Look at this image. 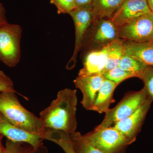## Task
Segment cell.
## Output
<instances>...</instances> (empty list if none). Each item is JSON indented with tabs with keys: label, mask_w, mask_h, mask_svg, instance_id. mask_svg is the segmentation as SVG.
<instances>
[{
	"label": "cell",
	"mask_w": 153,
	"mask_h": 153,
	"mask_svg": "<svg viewBox=\"0 0 153 153\" xmlns=\"http://www.w3.org/2000/svg\"><path fill=\"white\" fill-rule=\"evenodd\" d=\"M77 97L76 89L65 88L40 113L45 128L59 130L71 134L76 131Z\"/></svg>",
	"instance_id": "6da1fadb"
},
{
	"label": "cell",
	"mask_w": 153,
	"mask_h": 153,
	"mask_svg": "<svg viewBox=\"0 0 153 153\" xmlns=\"http://www.w3.org/2000/svg\"><path fill=\"white\" fill-rule=\"evenodd\" d=\"M0 112L11 123L27 131L42 137L46 130L41 118L21 104L15 92L0 93Z\"/></svg>",
	"instance_id": "7a4b0ae2"
},
{
	"label": "cell",
	"mask_w": 153,
	"mask_h": 153,
	"mask_svg": "<svg viewBox=\"0 0 153 153\" xmlns=\"http://www.w3.org/2000/svg\"><path fill=\"white\" fill-rule=\"evenodd\" d=\"M22 30L17 24L7 22L0 26V61L10 68L21 60Z\"/></svg>",
	"instance_id": "3957f363"
},
{
	"label": "cell",
	"mask_w": 153,
	"mask_h": 153,
	"mask_svg": "<svg viewBox=\"0 0 153 153\" xmlns=\"http://www.w3.org/2000/svg\"><path fill=\"white\" fill-rule=\"evenodd\" d=\"M147 93L144 88L137 91L128 92L114 107L105 113L103 120L96 127L98 130L109 127L129 116L134 112L147 99Z\"/></svg>",
	"instance_id": "277c9868"
},
{
	"label": "cell",
	"mask_w": 153,
	"mask_h": 153,
	"mask_svg": "<svg viewBox=\"0 0 153 153\" xmlns=\"http://www.w3.org/2000/svg\"><path fill=\"white\" fill-rule=\"evenodd\" d=\"M88 141L103 153H126L131 144L113 126L94 130L83 135Z\"/></svg>",
	"instance_id": "5b68a950"
},
{
	"label": "cell",
	"mask_w": 153,
	"mask_h": 153,
	"mask_svg": "<svg viewBox=\"0 0 153 153\" xmlns=\"http://www.w3.org/2000/svg\"><path fill=\"white\" fill-rule=\"evenodd\" d=\"M118 36L131 42H153V13L145 14L119 27Z\"/></svg>",
	"instance_id": "8992f818"
},
{
	"label": "cell",
	"mask_w": 153,
	"mask_h": 153,
	"mask_svg": "<svg viewBox=\"0 0 153 153\" xmlns=\"http://www.w3.org/2000/svg\"><path fill=\"white\" fill-rule=\"evenodd\" d=\"M69 14L73 19L75 30L74 52L67 64L68 68H72L76 63L77 55L82 47L85 33L93 22L92 5L91 4L87 7L76 8Z\"/></svg>",
	"instance_id": "52a82bcc"
},
{
	"label": "cell",
	"mask_w": 153,
	"mask_h": 153,
	"mask_svg": "<svg viewBox=\"0 0 153 153\" xmlns=\"http://www.w3.org/2000/svg\"><path fill=\"white\" fill-rule=\"evenodd\" d=\"M152 99L149 97L132 114L118 122L113 126L131 144L136 139L148 111L150 107Z\"/></svg>",
	"instance_id": "ba28073f"
},
{
	"label": "cell",
	"mask_w": 153,
	"mask_h": 153,
	"mask_svg": "<svg viewBox=\"0 0 153 153\" xmlns=\"http://www.w3.org/2000/svg\"><path fill=\"white\" fill-rule=\"evenodd\" d=\"M0 134L14 142L26 143L37 150L41 148L42 139L38 134L33 133L18 127L11 123L0 114Z\"/></svg>",
	"instance_id": "9c48e42d"
},
{
	"label": "cell",
	"mask_w": 153,
	"mask_h": 153,
	"mask_svg": "<svg viewBox=\"0 0 153 153\" xmlns=\"http://www.w3.org/2000/svg\"><path fill=\"white\" fill-rule=\"evenodd\" d=\"M151 11L146 0H124L111 20L118 27Z\"/></svg>",
	"instance_id": "30bf717a"
},
{
	"label": "cell",
	"mask_w": 153,
	"mask_h": 153,
	"mask_svg": "<svg viewBox=\"0 0 153 153\" xmlns=\"http://www.w3.org/2000/svg\"><path fill=\"white\" fill-rule=\"evenodd\" d=\"M102 74L91 76H77L74 80V85L79 88L82 94L83 97L81 104L87 110H90L99 90L104 81Z\"/></svg>",
	"instance_id": "8fae6325"
},
{
	"label": "cell",
	"mask_w": 153,
	"mask_h": 153,
	"mask_svg": "<svg viewBox=\"0 0 153 153\" xmlns=\"http://www.w3.org/2000/svg\"><path fill=\"white\" fill-rule=\"evenodd\" d=\"M109 48L108 44L100 50L89 52L85 56L83 67L79 70L78 76L102 74L107 61Z\"/></svg>",
	"instance_id": "7c38bea8"
},
{
	"label": "cell",
	"mask_w": 153,
	"mask_h": 153,
	"mask_svg": "<svg viewBox=\"0 0 153 153\" xmlns=\"http://www.w3.org/2000/svg\"><path fill=\"white\" fill-rule=\"evenodd\" d=\"M97 25L94 32L93 42L99 45L108 44L119 39L118 27L109 19H101L96 21Z\"/></svg>",
	"instance_id": "4fadbf2b"
},
{
	"label": "cell",
	"mask_w": 153,
	"mask_h": 153,
	"mask_svg": "<svg viewBox=\"0 0 153 153\" xmlns=\"http://www.w3.org/2000/svg\"><path fill=\"white\" fill-rule=\"evenodd\" d=\"M117 86L114 82L105 79L90 110L100 114L107 112L110 109L111 104L114 102L113 94Z\"/></svg>",
	"instance_id": "5bb4252c"
},
{
	"label": "cell",
	"mask_w": 153,
	"mask_h": 153,
	"mask_svg": "<svg viewBox=\"0 0 153 153\" xmlns=\"http://www.w3.org/2000/svg\"><path fill=\"white\" fill-rule=\"evenodd\" d=\"M126 55L139 60L146 66H153V42L124 43Z\"/></svg>",
	"instance_id": "9a60e30c"
},
{
	"label": "cell",
	"mask_w": 153,
	"mask_h": 153,
	"mask_svg": "<svg viewBox=\"0 0 153 153\" xmlns=\"http://www.w3.org/2000/svg\"><path fill=\"white\" fill-rule=\"evenodd\" d=\"M124 0H92V11L95 22L100 19H111L120 7Z\"/></svg>",
	"instance_id": "2e32d148"
},
{
	"label": "cell",
	"mask_w": 153,
	"mask_h": 153,
	"mask_svg": "<svg viewBox=\"0 0 153 153\" xmlns=\"http://www.w3.org/2000/svg\"><path fill=\"white\" fill-rule=\"evenodd\" d=\"M109 52L106 66L102 74L118 66L121 60L126 54L124 43L119 39L109 43Z\"/></svg>",
	"instance_id": "e0dca14e"
},
{
	"label": "cell",
	"mask_w": 153,
	"mask_h": 153,
	"mask_svg": "<svg viewBox=\"0 0 153 153\" xmlns=\"http://www.w3.org/2000/svg\"><path fill=\"white\" fill-rule=\"evenodd\" d=\"M75 153H103L88 141L79 132L70 134Z\"/></svg>",
	"instance_id": "ac0fdd59"
},
{
	"label": "cell",
	"mask_w": 153,
	"mask_h": 153,
	"mask_svg": "<svg viewBox=\"0 0 153 153\" xmlns=\"http://www.w3.org/2000/svg\"><path fill=\"white\" fill-rule=\"evenodd\" d=\"M147 66L139 60L125 54L122 58L118 67L125 71L137 74L139 78Z\"/></svg>",
	"instance_id": "d6986e66"
},
{
	"label": "cell",
	"mask_w": 153,
	"mask_h": 153,
	"mask_svg": "<svg viewBox=\"0 0 153 153\" xmlns=\"http://www.w3.org/2000/svg\"><path fill=\"white\" fill-rule=\"evenodd\" d=\"M102 75L105 79L114 82L117 85L124 80L128 78L133 77H138L137 74L124 70L118 66L105 72Z\"/></svg>",
	"instance_id": "ffe728a7"
},
{
	"label": "cell",
	"mask_w": 153,
	"mask_h": 153,
	"mask_svg": "<svg viewBox=\"0 0 153 153\" xmlns=\"http://www.w3.org/2000/svg\"><path fill=\"white\" fill-rule=\"evenodd\" d=\"M139 78L144 82L145 88L148 96L153 100V66H147Z\"/></svg>",
	"instance_id": "44dd1931"
},
{
	"label": "cell",
	"mask_w": 153,
	"mask_h": 153,
	"mask_svg": "<svg viewBox=\"0 0 153 153\" xmlns=\"http://www.w3.org/2000/svg\"><path fill=\"white\" fill-rule=\"evenodd\" d=\"M50 3L56 7L58 14H69L76 8L74 0H50Z\"/></svg>",
	"instance_id": "7402d4cb"
},
{
	"label": "cell",
	"mask_w": 153,
	"mask_h": 153,
	"mask_svg": "<svg viewBox=\"0 0 153 153\" xmlns=\"http://www.w3.org/2000/svg\"><path fill=\"white\" fill-rule=\"evenodd\" d=\"M14 86L13 82L12 79L4 71L0 70V92L18 93L14 89Z\"/></svg>",
	"instance_id": "603a6c76"
},
{
	"label": "cell",
	"mask_w": 153,
	"mask_h": 153,
	"mask_svg": "<svg viewBox=\"0 0 153 153\" xmlns=\"http://www.w3.org/2000/svg\"><path fill=\"white\" fill-rule=\"evenodd\" d=\"M21 143L7 140L4 153H23Z\"/></svg>",
	"instance_id": "cb8c5ba5"
},
{
	"label": "cell",
	"mask_w": 153,
	"mask_h": 153,
	"mask_svg": "<svg viewBox=\"0 0 153 153\" xmlns=\"http://www.w3.org/2000/svg\"><path fill=\"white\" fill-rule=\"evenodd\" d=\"M7 22L5 9L3 4L0 2V26Z\"/></svg>",
	"instance_id": "d4e9b609"
},
{
	"label": "cell",
	"mask_w": 153,
	"mask_h": 153,
	"mask_svg": "<svg viewBox=\"0 0 153 153\" xmlns=\"http://www.w3.org/2000/svg\"><path fill=\"white\" fill-rule=\"evenodd\" d=\"M92 0H74L76 8L82 7L90 5Z\"/></svg>",
	"instance_id": "484cf974"
},
{
	"label": "cell",
	"mask_w": 153,
	"mask_h": 153,
	"mask_svg": "<svg viewBox=\"0 0 153 153\" xmlns=\"http://www.w3.org/2000/svg\"><path fill=\"white\" fill-rule=\"evenodd\" d=\"M147 1L150 10L153 13V0H147Z\"/></svg>",
	"instance_id": "4316f807"
},
{
	"label": "cell",
	"mask_w": 153,
	"mask_h": 153,
	"mask_svg": "<svg viewBox=\"0 0 153 153\" xmlns=\"http://www.w3.org/2000/svg\"><path fill=\"white\" fill-rule=\"evenodd\" d=\"M1 140H0V153H4L5 148L3 147L1 143Z\"/></svg>",
	"instance_id": "83f0119b"
},
{
	"label": "cell",
	"mask_w": 153,
	"mask_h": 153,
	"mask_svg": "<svg viewBox=\"0 0 153 153\" xmlns=\"http://www.w3.org/2000/svg\"><path fill=\"white\" fill-rule=\"evenodd\" d=\"M3 136L1 134H0V140H1Z\"/></svg>",
	"instance_id": "f1b7e54d"
},
{
	"label": "cell",
	"mask_w": 153,
	"mask_h": 153,
	"mask_svg": "<svg viewBox=\"0 0 153 153\" xmlns=\"http://www.w3.org/2000/svg\"><path fill=\"white\" fill-rule=\"evenodd\" d=\"M146 1H147V0H146Z\"/></svg>",
	"instance_id": "f546056e"
},
{
	"label": "cell",
	"mask_w": 153,
	"mask_h": 153,
	"mask_svg": "<svg viewBox=\"0 0 153 153\" xmlns=\"http://www.w3.org/2000/svg\"><path fill=\"white\" fill-rule=\"evenodd\" d=\"M0 114H1V112H0Z\"/></svg>",
	"instance_id": "4dcf8cb0"
}]
</instances>
